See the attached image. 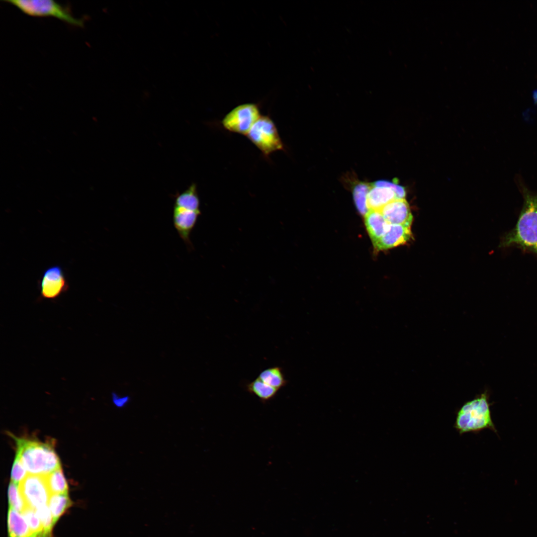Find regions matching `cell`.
<instances>
[{"mask_svg": "<svg viewBox=\"0 0 537 537\" xmlns=\"http://www.w3.org/2000/svg\"><path fill=\"white\" fill-rule=\"evenodd\" d=\"M15 441L17 456L28 474L45 476L61 467L53 442L42 443L10 435Z\"/></svg>", "mask_w": 537, "mask_h": 537, "instance_id": "obj_2", "label": "cell"}, {"mask_svg": "<svg viewBox=\"0 0 537 537\" xmlns=\"http://www.w3.org/2000/svg\"><path fill=\"white\" fill-rule=\"evenodd\" d=\"M411 236L410 227L389 224L385 233L373 246L376 251L387 250L405 244Z\"/></svg>", "mask_w": 537, "mask_h": 537, "instance_id": "obj_12", "label": "cell"}, {"mask_svg": "<svg viewBox=\"0 0 537 537\" xmlns=\"http://www.w3.org/2000/svg\"><path fill=\"white\" fill-rule=\"evenodd\" d=\"M258 378L267 384L278 389L285 386L287 383L282 369L278 366L264 370L260 373Z\"/></svg>", "mask_w": 537, "mask_h": 537, "instance_id": "obj_18", "label": "cell"}, {"mask_svg": "<svg viewBox=\"0 0 537 537\" xmlns=\"http://www.w3.org/2000/svg\"><path fill=\"white\" fill-rule=\"evenodd\" d=\"M38 284L41 299H55L67 291L69 288L63 269L58 265L46 269Z\"/></svg>", "mask_w": 537, "mask_h": 537, "instance_id": "obj_9", "label": "cell"}, {"mask_svg": "<svg viewBox=\"0 0 537 537\" xmlns=\"http://www.w3.org/2000/svg\"><path fill=\"white\" fill-rule=\"evenodd\" d=\"M380 211L389 224L410 227L413 221L409 204L405 198L394 199Z\"/></svg>", "mask_w": 537, "mask_h": 537, "instance_id": "obj_11", "label": "cell"}, {"mask_svg": "<svg viewBox=\"0 0 537 537\" xmlns=\"http://www.w3.org/2000/svg\"><path fill=\"white\" fill-rule=\"evenodd\" d=\"M27 475V472L22 462L16 456L12 467L11 481L19 485Z\"/></svg>", "mask_w": 537, "mask_h": 537, "instance_id": "obj_24", "label": "cell"}, {"mask_svg": "<svg viewBox=\"0 0 537 537\" xmlns=\"http://www.w3.org/2000/svg\"><path fill=\"white\" fill-rule=\"evenodd\" d=\"M24 14L34 17H52L71 25L83 27L84 19L75 17L69 8L52 0H4Z\"/></svg>", "mask_w": 537, "mask_h": 537, "instance_id": "obj_4", "label": "cell"}, {"mask_svg": "<svg viewBox=\"0 0 537 537\" xmlns=\"http://www.w3.org/2000/svg\"><path fill=\"white\" fill-rule=\"evenodd\" d=\"M364 216L366 230L374 245L385 233L389 224L380 210L368 209Z\"/></svg>", "mask_w": 537, "mask_h": 537, "instance_id": "obj_13", "label": "cell"}, {"mask_svg": "<svg viewBox=\"0 0 537 537\" xmlns=\"http://www.w3.org/2000/svg\"><path fill=\"white\" fill-rule=\"evenodd\" d=\"M246 388L249 393L256 396L263 403L273 399L279 390L276 388L267 384L258 377L249 383L246 386Z\"/></svg>", "mask_w": 537, "mask_h": 537, "instance_id": "obj_15", "label": "cell"}, {"mask_svg": "<svg viewBox=\"0 0 537 537\" xmlns=\"http://www.w3.org/2000/svg\"><path fill=\"white\" fill-rule=\"evenodd\" d=\"M174 206L200 211L196 184H192L186 190L176 195Z\"/></svg>", "mask_w": 537, "mask_h": 537, "instance_id": "obj_16", "label": "cell"}, {"mask_svg": "<svg viewBox=\"0 0 537 537\" xmlns=\"http://www.w3.org/2000/svg\"><path fill=\"white\" fill-rule=\"evenodd\" d=\"M35 511L41 522L45 535L47 537H51L52 529L55 524L48 506L39 507L35 509Z\"/></svg>", "mask_w": 537, "mask_h": 537, "instance_id": "obj_23", "label": "cell"}, {"mask_svg": "<svg viewBox=\"0 0 537 537\" xmlns=\"http://www.w3.org/2000/svg\"><path fill=\"white\" fill-rule=\"evenodd\" d=\"M71 505L72 502L68 493L51 495L48 506L52 515L54 524Z\"/></svg>", "mask_w": 537, "mask_h": 537, "instance_id": "obj_17", "label": "cell"}, {"mask_svg": "<svg viewBox=\"0 0 537 537\" xmlns=\"http://www.w3.org/2000/svg\"><path fill=\"white\" fill-rule=\"evenodd\" d=\"M404 188L394 182L379 180L371 183L367 195L368 209L380 210L385 205L396 199L405 198Z\"/></svg>", "mask_w": 537, "mask_h": 537, "instance_id": "obj_8", "label": "cell"}, {"mask_svg": "<svg viewBox=\"0 0 537 537\" xmlns=\"http://www.w3.org/2000/svg\"><path fill=\"white\" fill-rule=\"evenodd\" d=\"M112 400L114 405L117 408L124 407L130 401L128 396H119L117 394L112 393Z\"/></svg>", "mask_w": 537, "mask_h": 537, "instance_id": "obj_25", "label": "cell"}, {"mask_svg": "<svg viewBox=\"0 0 537 537\" xmlns=\"http://www.w3.org/2000/svg\"><path fill=\"white\" fill-rule=\"evenodd\" d=\"M489 398V394L485 390L456 410L453 427L460 435L468 432L478 433L485 429L497 433L491 417Z\"/></svg>", "mask_w": 537, "mask_h": 537, "instance_id": "obj_3", "label": "cell"}, {"mask_svg": "<svg viewBox=\"0 0 537 537\" xmlns=\"http://www.w3.org/2000/svg\"><path fill=\"white\" fill-rule=\"evenodd\" d=\"M19 485L26 506L35 510L48 504L51 494L45 476L28 474Z\"/></svg>", "mask_w": 537, "mask_h": 537, "instance_id": "obj_7", "label": "cell"}, {"mask_svg": "<svg viewBox=\"0 0 537 537\" xmlns=\"http://www.w3.org/2000/svg\"><path fill=\"white\" fill-rule=\"evenodd\" d=\"M261 116L258 104H241L229 111L222 119L221 124L229 132L246 136Z\"/></svg>", "mask_w": 537, "mask_h": 537, "instance_id": "obj_6", "label": "cell"}, {"mask_svg": "<svg viewBox=\"0 0 537 537\" xmlns=\"http://www.w3.org/2000/svg\"><path fill=\"white\" fill-rule=\"evenodd\" d=\"M8 537H37L30 529L24 517L9 507L7 515Z\"/></svg>", "mask_w": 537, "mask_h": 537, "instance_id": "obj_14", "label": "cell"}, {"mask_svg": "<svg viewBox=\"0 0 537 537\" xmlns=\"http://www.w3.org/2000/svg\"><path fill=\"white\" fill-rule=\"evenodd\" d=\"M371 183L358 181L353 187V196L356 206L360 214L364 215L368 211L367 195Z\"/></svg>", "mask_w": 537, "mask_h": 537, "instance_id": "obj_20", "label": "cell"}, {"mask_svg": "<svg viewBox=\"0 0 537 537\" xmlns=\"http://www.w3.org/2000/svg\"><path fill=\"white\" fill-rule=\"evenodd\" d=\"M8 496L9 507L19 512H22L26 507L19 485L12 481L9 484Z\"/></svg>", "mask_w": 537, "mask_h": 537, "instance_id": "obj_22", "label": "cell"}, {"mask_svg": "<svg viewBox=\"0 0 537 537\" xmlns=\"http://www.w3.org/2000/svg\"><path fill=\"white\" fill-rule=\"evenodd\" d=\"M246 136L266 158L274 152L284 150L276 126L268 115H261Z\"/></svg>", "mask_w": 537, "mask_h": 537, "instance_id": "obj_5", "label": "cell"}, {"mask_svg": "<svg viewBox=\"0 0 537 537\" xmlns=\"http://www.w3.org/2000/svg\"><path fill=\"white\" fill-rule=\"evenodd\" d=\"M21 513L30 529L37 537H47L34 509L26 506Z\"/></svg>", "mask_w": 537, "mask_h": 537, "instance_id": "obj_21", "label": "cell"}, {"mask_svg": "<svg viewBox=\"0 0 537 537\" xmlns=\"http://www.w3.org/2000/svg\"><path fill=\"white\" fill-rule=\"evenodd\" d=\"M51 494L68 493V486L61 467L45 475Z\"/></svg>", "mask_w": 537, "mask_h": 537, "instance_id": "obj_19", "label": "cell"}, {"mask_svg": "<svg viewBox=\"0 0 537 537\" xmlns=\"http://www.w3.org/2000/svg\"><path fill=\"white\" fill-rule=\"evenodd\" d=\"M200 214V211L174 206L173 224L180 238L187 248L191 250L192 245L190 235Z\"/></svg>", "mask_w": 537, "mask_h": 537, "instance_id": "obj_10", "label": "cell"}, {"mask_svg": "<svg viewBox=\"0 0 537 537\" xmlns=\"http://www.w3.org/2000/svg\"><path fill=\"white\" fill-rule=\"evenodd\" d=\"M515 181L523 205L515 226L502 236L499 247L517 248L537 256V192L529 189L521 176H516Z\"/></svg>", "mask_w": 537, "mask_h": 537, "instance_id": "obj_1", "label": "cell"}]
</instances>
